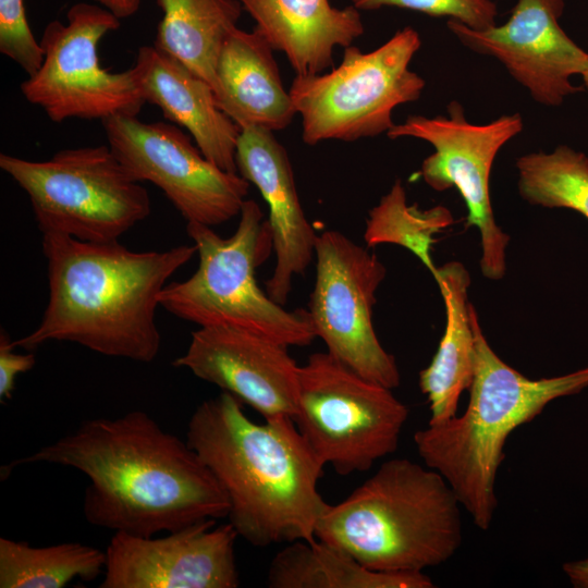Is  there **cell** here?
I'll list each match as a JSON object with an SVG mask.
<instances>
[{"label": "cell", "instance_id": "16", "mask_svg": "<svg viewBox=\"0 0 588 588\" xmlns=\"http://www.w3.org/2000/svg\"><path fill=\"white\" fill-rule=\"evenodd\" d=\"M172 365L233 394L265 419L296 415L299 366L277 341L230 326L199 327Z\"/></svg>", "mask_w": 588, "mask_h": 588}, {"label": "cell", "instance_id": "31", "mask_svg": "<svg viewBox=\"0 0 588 588\" xmlns=\"http://www.w3.org/2000/svg\"><path fill=\"white\" fill-rule=\"evenodd\" d=\"M97 4L112 12L120 20L134 15L140 5V0H94Z\"/></svg>", "mask_w": 588, "mask_h": 588}, {"label": "cell", "instance_id": "26", "mask_svg": "<svg viewBox=\"0 0 588 588\" xmlns=\"http://www.w3.org/2000/svg\"><path fill=\"white\" fill-rule=\"evenodd\" d=\"M452 223L453 216L443 206L421 210L417 205H408L405 188L401 180H396L378 205L370 209L364 240L367 247L394 244L406 248L433 277L437 267L430 250L436 243L434 235Z\"/></svg>", "mask_w": 588, "mask_h": 588}, {"label": "cell", "instance_id": "17", "mask_svg": "<svg viewBox=\"0 0 588 588\" xmlns=\"http://www.w3.org/2000/svg\"><path fill=\"white\" fill-rule=\"evenodd\" d=\"M235 159L237 173L259 189L269 207L275 265L266 293L284 306L293 278L304 274L315 257L318 235L299 201L287 152L273 132L241 128Z\"/></svg>", "mask_w": 588, "mask_h": 588}, {"label": "cell", "instance_id": "22", "mask_svg": "<svg viewBox=\"0 0 588 588\" xmlns=\"http://www.w3.org/2000/svg\"><path fill=\"white\" fill-rule=\"evenodd\" d=\"M267 585L271 588H432L424 573L372 571L350 554L318 539L287 543L273 556Z\"/></svg>", "mask_w": 588, "mask_h": 588}, {"label": "cell", "instance_id": "2", "mask_svg": "<svg viewBox=\"0 0 588 588\" xmlns=\"http://www.w3.org/2000/svg\"><path fill=\"white\" fill-rule=\"evenodd\" d=\"M41 245L48 304L37 328L14 346L33 351L68 341L105 356L155 360L161 346L159 295L196 246L134 252L119 241L90 243L57 232L42 233Z\"/></svg>", "mask_w": 588, "mask_h": 588}, {"label": "cell", "instance_id": "10", "mask_svg": "<svg viewBox=\"0 0 588 588\" xmlns=\"http://www.w3.org/2000/svg\"><path fill=\"white\" fill-rule=\"evenodd\" d=\"M119 27L112 12L87 2L73 4L65 24L48 23L40 39L44 62L21 84L24 98L57 123L137 115L145 100L132 68L111 72L98 57L103 36Z\"/></svg>", "mask_w": 588, "mask_h": 588}, {"label": "cell", "instance_id": "29", "mask_svg": "<svg viewBox=\"0 0 588 588\" xmlns=\"http://www.w3.org/2000/svg\"><path fill=\"white\" fill-rule=\"evenodd\" d=\"M15 346L9 334L1 330L0 334V400L8 401L12 397L15 381L19 375L30 370L35 363L33 353L20 354L14 351Z\"/></svg>", "mask_w": 588, "mask_h": 588}, {"label": "cell", "instance_id": "3", "mask_svg": "<svg viewBox=\"0 0 588 588\" xmlns=\"http://www.w3.org/2000/svg\"><path fill=\"white\" fill-rule=\"evenodd\" d=\"M185 440L224 491L238 537L259 548L316 540L324 465L292 418L255 422L222 391L196 407Z\"/></svg>", "mask_w": 588, "mask_h": 588}, {"label": "cell", "instance_id": "28", "mask_svg": "<svg viewBox=\"0 0 588 588\" xmlns=\"http://www.w3.org/2000/svg\"><path fill=\"white\" fill-rule=\"evenodd\" d=\"M0 51L28 76L36 74L44 62V50L28 25L24 0H0Z\"/></svg>", "mask_w": 588, "mask_h": 588}, {"label": "cell", "instance_id": "1", "mask_svg": "<svg viewBox=\"0 0 588 588\" xmlns=\"http://www.w3.org/2000/svg\"><path fill=\"white\" fill-rule=\"evenodd\" d=\"M35 463L84 474L85 519L114 532L151 537L228 517L226 495L199 455L144 411L84 420L10 468Z\"/></svg>", "mask_w": 588, "mask_h": 588}, {"label": "cell", "instance_id": "25", "mask_svg": "<svg viewBox=\"0 0 588 588\" xmlns=\"http://www.w3.org/2000/svg\"><path fill=\"white\" fill-rule=\"evenodd\" d=\"M520 197L535 206L572 209L588 220V157L567 145L516 160Z\"/></svg>", "mask_w": 588, "mask_h": 588}, {"label": "cell", "instance_id": "14", "mask_svg": "<svg viewBox=\"0 0 588 588\" xmlns=\"http://www.w3.org/2000/svg\"><path fill=\"white\" fill-rule=\"evenodd\" d=\"M564 0H517L502 25L473 29L449 20V30L468 49L499 60L543 106L558 107L580 88L572 77L588 65V52L562 28Z\"/></svg>", "mask_w": 588, "mask_h": 588}, {"label": "cell", "instance_id": "13", "mask_svg": "<svg viewBox=\"0 0 588 588\" xmlns=\"http://www.w3.org/2000/svg\"><path fill=\"white\" fill-rule=\"evenodd\" d=\"M102 123L109 147L128 173L160 188L187 222L215 226L240 215L249 182L209 161L181 128L137 115Z\"/></svg>", "mask_w": 588, "mask_h": 588}, {"label": "cell", "instance_id": "32", "mask_svg": "<svg viewBox=\"0 0 588 588\" xmlns=\"http://www.w3.org/2000/svg\"><path fill=\"white\" fill-rule=\"evenodd\" d=\"M581 77V81H583V84H584V88L586 90H588V65L586 68V70L583 72V74L580 75Z\"/></svg>", "mask_w": 588, "mask_h": 588}, {"label": "cell", "instance_id": "7", "mask_svg": "<svg viewBox=\"0 0 588 588\" xmlns=\"http://www.w3.org/2000/svg\"><path fill=\"white\" fill-rule=\"evenodd\" d=\"M0 168L27 194L42 233L115 242L150 215L148 192L109 145L63 149L44 161L2 152Z\"/></svg>", "mask_w": 588, "mask_h": 588}, {"label": "cell", "instance_id": "19", "mask_svg": "<svg viewBox=\"0 0 588 588\" xmlns=\"http://www.w3.org/2000/svg\"><path fill=\"white\" fill-rule=\"evenodd\" d=\"M272 51L258 29L238 27L220 50L212 87L216 103L241 128L281 131L297 114Z\"/></svg>", "mask_w": 588, "mask_h": 588}, {"label": "cell", "instance_id": "23", "mask_svg": "<svg viewBox=\"0 0 588 588\" xmlns=\"http://www.w3.org/2000/svg\"><path fill=\"white\" fill-rule=\"evenodd\" d=\"M163 12L155 46L213 87L220 50L237 27L238 0H157Z\"/></svg>", "mask_w": 588, "mask_h": 588}, {"label": "cell", "instance_id": "15", "mask_svg": "<svg viewBox=\"0 0 588 588\" xmlns=\"http://www.w3.org/2000/svg\"><path fill=\"white\" fill-rule=\"evenodd\" d=\"M204 519L155 538L114 532L100 588H235L238 537L230 524Z\"/></svg>", "mask_w": 588, "mask_h": 588}, {"label": "cell", "instance_id": "8", "mask_svg": "<svg viewBox=\"0 0 588 588\" xmlns=\"http://www.w3.org/2000/svg\"><path fill=\"white\" fill-rule=\"evenodd\" d=\"M421 46L419 33L406 26L377 49L344 48L339 66L329 73L295 75L289 93L302 118V139L354 142L388 133L393 110L417 101L425 79L409 69Z\"/></svg>", "mask_w": 588, "mask_h": 588}, {"label": "cell", "instance_id": "21", "mask_svg": "<svg viewBox=\"0 0 588 588\" xmlns=\"http://www.w3.org/2000/svg\"><path fill=\"white\" fill-rule=\"evenodd\" d=\"M433 278L444 301L446 323L431 363L419 373V388L429 403L428 424H440L457 415L460 397L473 382L475 334L467 269L458 261H449L437 268Z\"/></svg>", "mask_w": 588, "mask_h": 588}, {"label": "cell", "instance_id": "9", "mask_svg": "<svg viewBox=\"0 0 588 588\" xmlns=\"http://www.w3.org/2000/svg\"><path fill=\"white\" fill-rule=\"evenodd\" d=\"M409 409L328 352L299 366L294 422L322 464L342 476L369 470L396 451Z\"/></svg>", "mask_w": 588, "mask_h": 588}, {"label": "cell", "instance_id": "4", "mask_svg": "<svg viewBox=\"0 0 588 588\" xmlns=\"http://www.w3.org/2000/svg\"><path fill=\"white\" fill-rule=\"evenodd\" d=\"M470 320L475 371L467 406L461 416L416 431L414 443L424 464L445 478L475 526L486 531L498 507L495 482L507 438L552 401L586 389L588 367L529 379L492 350L473 305Z\"/></svg>", "mask_w": 588, "mask_h": 588}, {"label": "cell", "instance_id": "27", "mask_svg": "<svg viewBox=\"0 0 588 588\" xmlns=\"http://www.w3.org/2000/svg\"><path fill=\"white\" fill-rule=\"evenodd\" d=\"M357 10H378L396 7L430 16L457 21L473 29H486L495 25L497 3L492 0H352Z\"/></svg>", "mask_w": 588, "mask_h": 588}, {"label": "cell", "instance_id": "24", "mask_svg": "<svg viewBox=\"0 0 588 588\" xmlns=\"http://www.w3.org/2000/svg\"><path fill=\"white\" fill-rule=\"evenodd\" d=\"M106 552L79 542L33 547L0 538V588H62L105 572Z\"/></svg>", "mask_w": 588, "mask_h": 588}, {"label": "cell", "instance_id": "20", "mask_svg": "<svg viewBox=\"0 0 588 588\" xmlns=\"http://www.w3.org/2000/svg\"><path fill=\"white\" fill-rule=\"evenodd\" d=\"M273 50L283 52L296 75L321 73L333 63V49L360 37L364 23L354 5L329 0H238Z\"/></svg>", "mask_w": 588, "mask_h": 588}, {"label": "cell", "instance_id": "5", "mask_svg": "<svg viewBox=\"0 0 588 588\" xmlns=\"http://www.w3.org/2000/svg\"><path fill=\"white\" fill-rule=\"evenodd\" d=\"M461 507L440 473L392 458L344 500L327 504L315 536L369 569L418 573L445 563L460 549Z\"/></svg>", "mask_w": 588, "mask_h": 588}, {"label": "cell", "instance_id": "12", "mask_svg": "<svg viewBox=\"0 0 588 588\" xmlns=\"http://www.w3.org/2000/svg\"><path fill=\"white\" fill-rule=\"evenodd\" d=\"M315 258L316 280L307 310L317 338L329 354L359 376L397 388L396 360L381 345L372 323L376 291L385 267L339 231L318 235Z\"/></svg>", "mask_w": 588, "mask_h": 588}, {"label": "cell", "instance_id": "11", "mask_svg": "<svg viewBox=\"0 0 588 588\" xmlns=\"http://www.w3.org/2000/svg\"><path fill=\"white\" fill-rule=\"evenodd\" d=\"M448 115H409L387 133L391 139L415 137L434 151L421 163L420 175L437 192L455 187L467 208L466 228L480 233L485 278L499 280L506 271L510 236L497 224L490 199V173L499 150L524 128L519 113L503 114L486 124H474L463 106L452 100Z\"/></svg>", "mask_w": 588, "mask_h": 588}, {"label": "cell", "instance_id": "18", "mask_svg": "<svg viewBox=\"0 0 588 588\" xmlns=\"http://www.w3.org/2000/svg\"><path fill=\"white\" fill-rule=\"evenodd\" d=\"M132 70L145 102L186 128L209 161L237 173L241 127L220 110L212 87L204 78L155 45L138 49Z\"/></svg>", "mask_w": 588, "mask_h": 588}, {"label": "cell", "instance_id": "30", "mask_svg": "<svg viewBox=\"0 0 588 588\" xmlns=\"http://www.w3.org/2000/svg\"><path fill=\"white\" fill-rule=\"evenodd\" d=\"M563 571L575 588H588V556L563 564Z\"/></svg>", "mask_w": 588, "mask_h": 588}, {"label": "cell", "instance_id": "6", "mask_svg": "<svg viewBox=\"0 0 588 588\" xmlns=\"http://www.w3.org/2000/svg\"><path fill=\"white\" fill-rule=\"evenodd\" d=\"M232 236L221 237L212 226L187 222L186 232L199 256L194 274L169 282L159 305L199 327L230 326L254 332L285 346L304 347L316 338L308 310L290 311L273 302L255 271L273 250L268 219L253 199H246Z\"/></svg>", "mask_w": 588, "mask_h": 588}]
</instances>
